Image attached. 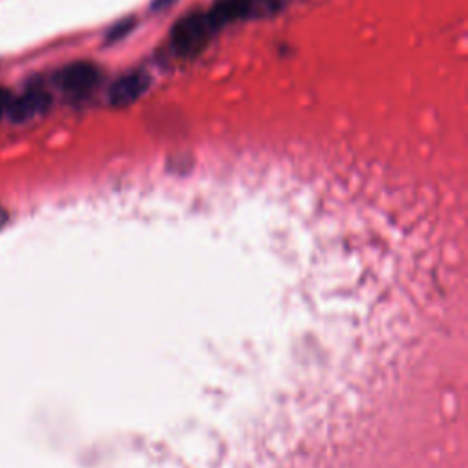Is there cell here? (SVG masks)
<instances>
[{"label":"cell","instance_id":"obj_3","mask_svg":"<svg viewBox=\"0 0 468 468\" xmlns=\"http://www.w3.org/2000/svg\"><path fill=\"white\" fill-rule=\"evenodd\" d=\"M49 104H51V99H49L48 91H44L40 88H31L27 91H24L22 95L9 101L5 115L13 122H27V121L46 113Z\"/></svg>","mask_w":468,"mask_h":468},{"label":"cell","instance_id":"obj_1","mask_svg":"<svg viewBox=\"0 0 468 468\" xmlns=\"http://www.w3.org/2000/svg\"><path fill=\"white\" fill-rule=\"evenodd\" d=\"M214 31L210 20L203 13H192L183 16L172 27V46L183 57H192L199 53Z\"/></svg>","mask_w":468,"mask_h":468},{"label":"cell","instance_id":"obj_4","mask_svg":"<svg viewBox=\"0 0 468 468\" xmlns=\"http://www.w3.org/2000/svg\"><path fill=\"white\" fill-rule=\"evenodd\" d=\"M57 82L64 91L86 93L99 82V69L90 62H73L58 71Z\"/></svg>","mask_w":468,"mask_h":468},{"label":"cell","instance_id":"obj_5","mask_svg":"<svg viewBox=\"0 0 468 468\" xmlns=\"http://www.w3.org/2000/svg\"><path fill=\"white\" fill-rule=\"evenodd\" d=\"M148 88V77L141 71L126 73L117 79L110 88V102L115 106H124L137 101Z\"/></svg>","mask_w":468,"mask_h":468},{"label":"cell","instance_id":"obj_6","mask_svg":"<svg viewBox=\"0 0 468 468\" xmlns=\"http://www.w3.org/2000/svg\"><path fill=\"white\" fill-rule=\"evenodd\" d=\"M9 101H11V97H9L7 90L0 86V117H2V115H5L7 106H9Z\"/></svg>","mask_w":468,"mask_h":468},{"label":"cell","instance_id":"obj_2","mask_svg":"<svg viewBox=\"0 0 468 468\" xmlns=\"http://www.w3.org/2000/svg\"><path fill=\"white\" fill-rule=\"evenodd\" d=\"M278 7V0H221L210 13H207L214 29L236 22L247 16H261L272 13Z\"/></svg>","mask_w":468,"mask_h":468}]
</instances>
